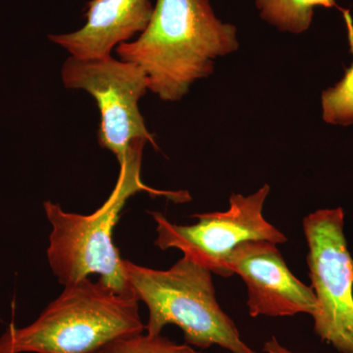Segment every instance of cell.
<instances>
[{
    "instance_id": "obj_1",
    "label": "cell",
    "mask_w": 353,
    "mask_h": 353,
    "mask_svg": "<svg viewBox=\"0 0 353 353\" xmlns=\"http://www.w3.org/2000/svg\"><path fill=\"white\" fill-rule=\"evenodd\" d=\"M239 46L238 30L216 16L210 0H157L145 31L116 52L143 70L152 94L176 102L196 81L212 75L218 58Z\"/></svg>"
},
{
    "instance_id": "obj_2",
    "label": "cell",
    "mask_w": 353,
    "mask_h": 353,
    "mask_svg": "<svg viewBox=\"0 0 353 353\" xmlns=\"http://www.w3.org/2000/svg\"><path fill=\"white\" fill-rule=\"evenodd\" d=\"M146 143L137 141L128 150L119 161V176L113 192L92 214L66 212L59 204L44 202L46 217L52 226L46 252L48 263L64 287L97 274L99 282L116 294L136 296L128 280L125 260L112 241L121 211L130 197L141 192L174 203L192 201L187 190H155L143 182L141 160Z\"/></svg>"
},
{
    "instance_id": "obj_3",
    "label": "cell",
    "mask_w": 353,
    "mask_h": 353,
    "mask_svg": "<svg viewBox=\"0 0 353 353\" xmlns=\"http://www.w3.org/2000/svg\"><path fill=\"white\" fill-rule=\"evenodd\" d=\"M145 329L138 297L85 278L65 285L29 326L9 325L0 336V353H94Z\"/></svg>"
},
{
    "instance_id": "obj_4",
    "label": "cell",
    "mask_w": 353,
    "mask_h": 353,
    "mask_svg": "<svg viewBox=\"0 0 353 353\" xmlns=\"http://www.w3.org/2000/svg\"><path fill=\"white\" fill-rule=\"evenodd\" d=\"M128 280L148 309L145 329L161 334L167 325L182 330L190 347L218 345L231 353H259L241 340L236 323L216 299L212 273L183 256L168 270H155L125 260Z\"/></svg>"
},
{
    "instance_id": "obj_5",
    "label": "cell",
    "mask_w": 353,
    "mask_h": 353,
    "mask_svg": "<svg viewBox=\"0 0 353 353\" xmlns=\"http://www.w3.org/2000/svg\"><path fill=\"white\" fill-rule=\"evenodd\" d=\"M343 208L320 209L304 218L315 334L341 353H353V259L343 233Z\"/></svg>"
},
{
    "instance_id": "obj_6",
    "label": "cell",
    "mask_w": 353,
    "mask_h": 353,
    "mask_svg": "<svg viewBox=\"0 0 353 353\" xmlns=\"http://www.w3.org/2000/svg\"><path fill=\"white\" fill-rule=\"evenodd\" d=\"M270 185H264L250 196L233 194L224 212L192 215L196 224L176 225L162 213L150 212L157 223L155 245L161 250L176 248L183 256L221 277H232L226 262L232 252L246 241H268L275 245L287 243L280 230L263 216L265 201Z\"/></svg>"
},
{
    "instance_id": "obj_7",
    "label": "cell",
    "mask_w": 353,
    "mask_h": 353,
    "mask_svg": "<svg viewBox=\"0 0 353 353\" xmlns=\"http://www.w3.org/2000/svg\"><path fill=\"white\" fill-rule=\"evenodd\" d=\"M65 88L92 95L101 112L99 143L118 161L137 141L158 150L145 126L139 101L148 90V79L137 65L112 57L80 59L70 57L61 69Z\"/></svg>"
},
{
    "instance_id": "obj_8",
    "label": "cell",
    "mask_w": 353,
    "mask_h": 353,
    "mask_svg": "<svg viewBox=\"0 0 353 353\" xmlns=\"http://www.w3.org/2000/svg\"><path fill=\"white\" fill-rule=\"evenodd\" d=\"M226 265L245 283L252 317L314 314L317 301L312 288L290 272L275 243L246 241L234 248Z\"/></svg>"
},
{
    "instance_id": "obj_9",
    "label": "cell",
    "mask_w": 353,
    "mask_h": 353,
    "mask_svg": "<svg viewBox=\"0 0 353 353\" xmlns=\"http://www.w3.org/2000/svg\"><path fill=\"white\" fill-rule=\"evenodd\" d=\"M150 0H90L85 26L78 31L48 37L71 57L92 59L110 57L115 46L145 31L152 18Z\"/></svg>"
},
{
    "instance_id": "obj_10",
    "label": "cell",
    "mask_w": 353,
    "mask_h": 353,
    "mask_svg": "<svg viewBox=\"0 0 353 353\" xmlns=\"http://www.w3.org/2000/svg\"><path fill=\"white\" fill-rule=\"evenodd\" d=\"M260 17L279 31L299 34L307 31L316 7L341 8L334 0H255Z\"/></svg>"
},
{
    "instance_id": "obj_11",
    "label": "cell",
    "mask_w": 353,
    "mask_h": 353,
    "mask_svg": "<svg viewBox=\"0 0 353 353\" xmlns=\"http://www.w3.org/2000/svg\"><path fill=\"white\" fill-rule=\"evenodd\" d=\"M347 26L348 43L353 55V20L350 11L341 9ZM322 117L336 126L353 125V62L345 76L334 87L324 90L321 97Z\"/></svg>"
},
{
    "instance_id": "obj_12",
    "label": "cell",
    "mask_w": 353,
    "mask_h": 353,
    "mask_svg": "<svg viewBox=\"0 0 353 353\" xmlns=\"http://www.w3.org/2000/svg\"><path fill=\"white\" fill-rule=\"evenodd\" d=\"M94 353H204L187 345H178L169 339L146 334L123 336L108 343Z\"/></svg>"
},
{
    "instance_id": "obj_13",
    "label": "cell",
    "mask_w": 353,
    "mask_h": 353,
    "mask_svg": "<svg viewBox=\"0 0 353 353\" xmlns=\"http://www.w3.org/2000/svg\"><path fill=\"white\" fill-rule=\"evenodd\" d=\"M264 353H305V352H294L292 350H288L284 345H281L280 341L277 340L276 336H272L270 340L267 341L264 343Z\"/></svg>"
}]
</instances>
